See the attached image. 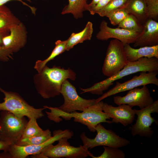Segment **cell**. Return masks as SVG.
<instances>
[{"instance_id": "8992f818", "label": "cell", "mask_w": 158, "mask_h": 158, "mask_svg": "<svg viewBox=\"0 0 158 158\" xmlns=\"http://www.w3.org/2000/svg\"><path fill=\"white\" fill-rule=\"evenodd\" d=\"M73 135V131L66 129L54 130L53 136L44 142L39 145L20 146L11 145L6 152L0 154V158H25L29 155H35L40 153L47 146L63 137L71 138Z\"/></svg>"}, {"instance_id": "cb8c5ba5", "label": "cell", "mask_w": 158, "mask_h": 158, "mask_svg": "<svg viewBox=\"0 0 158 158\" xmlns=\"http://www.w3.org/2000/svg\"><path fill=\"white\" fill-rule=\"evenodd\" d=\"M52 136L51 131L48 129L43 130L42 133L37 136L28 138H21L16 145L20 146L39 145L46 142Z\"/></svg>"}, {"instance_id": "4316f807", "label": "cell", "mask_w": 158, "mask_h": 158, "mask_svg": "<svg viewBox=\"0 0 158 158\" xmlns=\"http://www.w3.org/2000/svg\"><path fill=\"white\" fill-rule=\"evenodd\" d=\"M128 0H111L97 13L101 17L105 16L109 13L119 8L126 7Z\"/></svg>"}, {"instance_id": "277c9868", "label": "cell", "mask_w": 158, "mask_h": 158, "mask_svg": "<svg viewBox=\"0 0 158 158\" xmlns=\"http://www.w3.org/2000/svg\"><path fill=\"white\" fill-rule=\"evenodd\" d=\"M0 91L5 96L4 102L0 103V111H7L19 118L27 116L37 119L44 116L42 111L45 108H35L17 93L5 91L0 87Z\"/></svg>"}, {"instance_id": "2e32d148", "label": "cell", "mask_w": 158, "mask_h": 158, "mask_svg": "<svg viewBox=\"0 0 158 158\" xmlns=\"http://www.w3.org/2000/svg\"><path fill=\"white\" fill-rule=\"evenodd\" d=\"M132 108L126 104H122L114 107L106 103H104L102 110L111 116L113 123H120L126 127L131 124L134 119L135 113Z\"/></svg>"}, {"instance_id": "30bf717a", "label": "cell", "mask_w": 158, "mask_h": 158, "mask_svg": "<svg viewBox=\"0 0 158 158\" xmlns=\"http://www.w3.org/2000/svg\"><path fill=\"white\" fill-rule=\"evenodd\" d=\"M60 93L63 97L64 101L58 108L66 113H71L77 111H82L96 103L95 99H86L80 96L75 87L67 79L62 84Z\"/></svg>"}, {"instance_id": "d6a6232c", "label": "cell", "mask_w": 158, "mask_h": 158, "mask_svg": "<svg viewBox=\"0 0 158 158\" xmlns=\"http://www.w3.org/2000/svg\"><path fill=\"white\" fill-rule=\"evenodd\" d=\"M12 144L9 142L0 140V150H2L4 152H6Z\"/></svg>"}, {"instance_id": "603a6c76", "label": "cell", "mask_w": 158, "mask_h": 158, "mask_svg": "<svg viewBox=\"0 0 158 158\" xmlns=\"http://www.w3.org/2000/svg\"><path fill=\"white\" fill-rule=\"evenodd\" d=\"M66 43L67 40H57L55 42V47L50 55L45 60L37 61L34 67V68L38 73L41 72L48 62L66 51Z\"/></svg>"}, {"instance_id": "44dd1931", "label": "cell", "mask_w": 158, "mask_h": 158, "mask_svg": "<svg viewBox=\"0 0 158 158\" xmlns=\"http://www.w3.org/2000/svg\"><path fill=\"white\" fill-rule=\"evenodd\" d=\"M68 4L63 9L61 14H72L74 18L77 19L82 18L83 12L87 11L88 0H68Z\"/></svg>"}, {"instance_id": "9c48e42d", "label": "cell", "mask_w": 158, "mask_h": 158, "mask_svg": "<svg viewBox=\"0 0 158 158\" xmlns=\"http://www.w3.org/2000/svg\"><path fill=\"white\" fill-rule=\"evenodd\" d=\"M95 129L97 134L93 138H88L84 132L80 135L83 145L88 149L99 146L119 148L130 143L129 140L119 136L111 130L107 129L101 123L97 126Z\"/></svg>"}, {"instance_id": "e0dca14e", "label": "cell", "mask_w": 158, "mask_h": 158, "mask_svg": "<svg viewBox=\"0 0 158 158\" xmlns=\"http://www.w3.org/2000/svg\"><path fill=\"white\" fill-rule=\"evenodd\" d=\"M142 25V31L134 43V47H151L158 45V22L148 19Z\"/></svg>"}, {"instance_id": "3957f363", "label": "cell", "mask_w": 158, "mask_h": 158, "mask_svg": "<svg viewBox=\"0 0 158 158\" xmlns=\"http://www.w3.org/2000/svg\"><path fill=\"white\" fill-rule=\"evenodd\" d=\"M155 71H158V59L154 57H142L135 61H128L122 69L114 75L96 83L89 88H80L82 91L81 93L90 92L93 94L101 95L116 80L138 72Z\"/></svg>"}, {"instance_id": "5bb4252c", "label": "cell", "mask_w": 158, "mask_h": 158, "mask_svg": "<svg viewBox=\"0 0 158 158\" xmlns=\"http://www.w3.org/2000/svg\"><path fill=\"white\" fill-rule=\"evenodd\" d=\"M99 28V30L96 36L97 39L107 41L112 38L119 40L124 44L134 43L140 33L122 28H111L104 20L101 22Z\"/></svg>"}, {"instance_id": "8fae6325", "label": "cell", "mask_w": 158, "mask_h": 158, "mask_svg": "<svg viewBox=\"0 0 158 158\" xmlns=\"http://www.w3.org/2000/svg\"><path fill=\"white\" fill-rule=\"evenodd\" d=\"M137 116L135 123L128 129L134 136L138 135L142 137L151 138L154 131L150 127L152 123L156 122L155 118L151 116L154 113H158V100L154 101L150 105L140 110L134 109Z\"/></svg>"}, {"instance_id": "836d02e7", "label": "cell", "mask_w": 158, "mask_h": 158, "mask_svg": "<svg viewBox=\"0 0 158 158\" xmlns=\"http://www.w3.org/2000/svg\"><path fill=\"white\" fill-rule=\"evenodd\" d=\"M10 31L0 30V46H2V40L5 36L8 35Z\"/></svg>"}, {"instance_id": "7402d4cb", "label": "cell", "mask_w": 158, "mask_h": 158, "mask_svg": "<svg viewBox=\"0 0 158 158\" xmlns=\"http://www.w3.org/2000/svg\"><path fill=\"white\" fill-rule=\"evenodd\" d=\"M20 21L5 5H0V30L10 31L12 27Z\"/></svg>"}, {"instance_id": "6da1fadb", "label": "cell", "mask_w": 158, "mask_h": 158, "mask_svg": "<svg viewBox=\"0 0 158 158\" xmlns=\"http://www.w3.org/2000/svg\"><path fill=\"white\" fill-rule=\"evenodd\" d=\"M104 102L100 101L85 109L81 112L76 111L71 113L64 112L58 107L43 106L50 110V112L46 111L48 118L56 123L62 121V118L66 120L73 118V121L84 125L92 132L96 131L95 128L99 123H106L111 124L113 122L107 120L111 118V116L104 112L102 110Z\"/></svg>"}, {"instance_id": "7a4b0ae2", "label": "cell", "mask_w": 158, "mask_h": 158, "mask_svg": "<svg viewBox=\"0 0 158 158\" xmlns=\"http://www.w3.org/2000/svg\"><path fill=\"white\" fill-rule=\"evenodd\" d=\"M76 75L69 68L65 69L54 66L49 68L46 65L34 75V82L38 93L44 99H49L59 95L63 82L68 79L75 80Z\"/></svg>"}, {"instance_id": "9a60e30c", "label": "cell", "mask_w": 158, "mask_h": 158, "mask_svg": "<svg viewBox=\"0 0 158 158\" xmlns=\"http://www.w3.org/2000/svg\"><path fill=\"white\" fill-rule=\"evenodd\" d=\"M27 31L24 24L20 22L10 29L9 34L2 40V46L13 54L18 51L26 44Z\"/></svg>"}, {"instance_id": "d6986e66", "label": "cell", "mask_w": 158, "mask_h": 158, "mask_svg": "<svg viewBox=\"0 0 158 158\" xmlns=\"http://www.w3.org/2000/svg\"><path fill=\"white\" fill-rule=\"evenodd\" d=\"M93 31L92 23L88 21L84 29L78 33H72L67 40L66 51H68L77 44L91 40Z\"/></svg>"}, {"instance_id": "f546056e", "label": "cell", "mask_w": 158, "mask_h": 158, "mask_svg": "<svg viewBox=\"0 0 158 158\" xmlns=\"http://www.w3.org/2000/svg\"><path fill=\"white\" fill-rule=\"evenodd\" d=\"M145 2L148 18L157 21L158 19V0H144Z\"/></svg>"}, {"instance_id": "4fadbf2b", "label": "cell", "mask_w": 158, "mask_h": 158, "mask_svg": "<svg viewBox=\"0 0 158 158\" xmlns=\"http://www.w3.org/2000/svg\"><path fill=\"white\" fill-rule=\"evenodd\" d=\"M113 99L114 103L118 105L126 104L132 107L137 106L140 109L150 105L154 101L146 85H143L141 88L136 87L129 90L123 97L114 96Z\"/></svg>"}, {"instance_id": "d590c367", "label": "cell", "mask_w": 158, "mask_h": 158, "mask_svg": "<svg viewBox=\"0 0 158 158\" xmlns=\"http://www.w3.org/2000/svg\"><path fill=\"white\" fill-rule=\"evenodd\" d=\"M1 47H0V56L1 55Z\"/></svg>"}, {"instance_id": "4dcf8cb0", "label": "cell", "mask_w": 158, "mask_h": 158, "mask_svg": "<svg viewBox=\"0 0 158 158\" xmlns=\"http://www.w3.org/2000/svg\"><path fill=\"white\" fill-rule=\"evenodd\" d=\"M111 0H100L93 8L89 11L91 14L94 15L105 7Z\"/></svg>"}, {"instance_id": "d4e9b609", "label": "cell", "mask_w": 158, "mask_h": 158, "mask_svg": "<svg viewBox=\"0 0 158 158\" xmlns=\"http://www.w3.org/2000/svg\"><path fill=\"white\" fill-rule=\"evenodd\" d=\"M118 28L140 33L142 31V24L133 15L128 14L118 25Z\"/></svg>"}, {"instance_id": "f1b7e54d", "label": "cell", "mask_w": 158, "mask_h": 158, "mask_svg": "<svg viewBox=\"0 0 158 158\" xmlns=\"http://www.w3.org/2000/svg\"><path fill=\"white\" fill-rule=\"evenodd\" d=\"M104 151L100 156L95 157L93 155L92 158H125V154L122 150L118 148L103 146Z\"/></svg>"}, {"instance_id": "7c38bea8", "label": "cell", "mask_w": 158, "mask_h": 158, "mask_svg": "<svg viewBox=\"0 0 158 158\" xmlns=\"http://www.w3.org/2000/svg\"><path fill=\"white\" fill-rule=\"evenodd\" d=\"M158 74L157 71L150 72L141 71L140 75L134 76L131 79L123 83L117 82L115 86L100 97L95 99L97 103L111 95L117 93L129 90L138 87L153 84L158 86Z\"/></svg>"}, {"instance_id": "83f0119b", "label": "cell", "mask_w": 158, "mask_h": 158, "mask_svg": "<svg viewBox=\"0 0 158 158\" xmlns=\"http://www.w3.org/2000/svg\"><path fill=\"white\" fill-rule=\"evenodd\" d=\"M128 14L125 7L112 11L108 13L105 16L108 18L112 25H116L124 19Z\"/></svg>"}, {"instance_id": "ac0fdd59", "label": "cell", "mask_w": 158, "mask_h": 158, "mask_svg": "<svg viewBox=\"0 0 158 158\" xmlns=\"http://www.w3.org/2000/svg\"><path fill=\"white\" fill-rule=\"evenodd\" d=\"M124 51L129 62L135 61L143 57H154L158 59V45L135 49L131 47L129 44H124Z\"/></svg>"}, {"instance_id": "ffe728a7", "label": "cell", "mask_w": 158, "mask_h": 158, "mask_svg": "<svg viewBox=\"0 0 158 158\" xmlns=\"http://www.w3.org/2000/svg\"><path fill=\"white\" fill-rule=\"evenodd\" d=\"M125 8L129 14L134 16L142 24L148 19L144 0H128Z\"/></svg>"}, {"instance_id": "1f68e13d", "label": "cell", "mask_w": 158, "mask_h": 158, "mask_svg": "<svg viewBox=\"0 0 158 158\" xmlns=\"http://www.w3.org/2000/svg\"><path fill=\"white\" fill-rule=\"evenodd\" d=\"M12 0H16L21 2L23 5L28 6L32 10V12L33 13H34L35 12L36 8L33 7H31L29 5H28L26 3L23 1L24 0H0V5H5V4L9 1ZM28 1L29 2H32V0H25Z\"/></svg>"}, {"instance_id": "ba28073f", "label": "cell", "mask_w": 158, "mask_h": 158, "mask_svg": "<svg viewBox=\"0 0 158 158\" xmlns=\"http://www.w3.org/2000/svg\"><path fill=\"white\" fill-rule=\"evenodd\" d=\"M124 45L117 39L110 41L102 68L104 75L108 77L114 75L128 64V61L124 52Z\"/></svg>"}, {"instance_id": "52a82bcc", "label": "cell", "mask_w": 158, "mask_h": 158, "mask_svg": "<svg viewBox=\"0 0 158 158\" xmlns=\"http://www.w3.org/2000/svg\"><path fill=\"white\" fill-rule=\"evenodd\" d=\"M28 122L25 117L19 118L9 111H1L0 116V140L16 145L21 138Z\"/></svg>"}, {"instance_id": "5b68a950", "label": "cell", "mask_w": 158, "mask_h": 158, "mask_svg": "<svg viewBox=\"0 0 158 158\" xmlns=\"http://www.w3.org/2000/svg\"><path fill=\"white\" fill-rule=\"evenodd\" d=\"M67 137H63L58 140L55 145L51 144L47 146L37 154L33 155L36 158H85L93 155L83 145L75 147L71 145Z\"/></svg>"}, {"instance_id": "e575fe53", "label": "cell", "mask_w": 158, "mask_h": 158, "mask_svg": "<svg viewBox=\"0 0 158 158\" xmlns=\"http://www.w3.org/2000/svg\"><path fill=\"white\" fill-rule=\"evenodd\" d=\"M99 1L100 0H92L91 3L88 4L87 11H89L95 6Z\"/></svg>"}, {"instance_id": "484cf974", "label": "cell", "mask_w": 158, "mask_h": 158, "mask_svg": "<svg viewBox=\"0 0 158 158\" xmlns=\"http://www.w3.org/2000/svg\"><path fill=\"white\" fill-rule=\"evenodd\" d=\"M35 118L29 119L25 126L22 133V138H31L41 134L43 130L38 126Z\"/></svg>"}]
</instances>
